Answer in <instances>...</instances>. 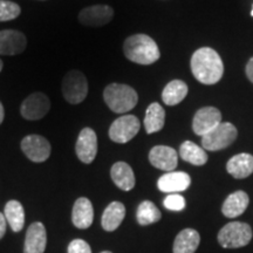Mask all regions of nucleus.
I'll use <instances>...</instances> for the list:
<instances>
[{"label": "nucleus", "instance_id": "f257e3e1", "mask_svg": "<svg viewBox=\"0 0 253 253\" xmlns=\"http://www.w3.org/2000/svg\"><path fill=\"white\" fill-rule=\"evenodd\" d=\"M190 66L196 80L203 84H214L223 78V61L216 50L210 47H202L196 50Z\"/></svg>", "mask_w": 253, "mask_h": 253}, {"label": "nucleus", "instance_id": "f03ea898", "mask_svg": "<svg viewBox=\"0 0 253 253\" xmlns=\"http://www.w3.org/2000/svg\"><path fill=\"white\" fill-rule=\"evenodd\" d=\"M123 52L126 59L138 65H153L161 58L157 43L147 34H134L126 38Z\"/></svg>", "mask_w": 253, "mask_h": 253}, {"label": "nucleus", "instance_id": "7ed1b4c3", "mask_svg": "<svg viewBox=\"0 0 253 253\" xmlns=\"http://www.w3.org/2000/svg\"><path fill=\"white\" fill-rule=\"evenodd\" d=\"M103 99L112 112L125 114L138 102V95L134 88L123 84H110L104 88Z\"/></svg>", "mask_w": 253, "mask_h": 253}, {"label": "nucleus", "instance_id": "20e7f679", "mask_svg": "<svg viewBox=\"0 0 253 253\" xmlns=\"http://www.w3.org/2000/svg\"><path fill=\"white\" fill-rule=\"evenodd\" d=\"M252 239V229L242 221H231L218 233V242L225 249H238L246 246Z\"/></svg>", "mask_w": 253, "mask_h": 253}, {"label": "nucleus", "instance_id": "39448f33", "mask_svg": "<svg viewBox=\"0 0 253 253\" xmlns=\"http://www.w3.org/2000/svg\"><path fill=\"white\" fill-rule=\"evenodd\" d=\"M238 131L230 122H221L216 128L202 136V145L204 149L210 151H218L225 149L236 141Z\"/></svg>", "mask_w": 253, "mask_h": 253}, {"label": "nucleus", "instance_id": "423d86ee", "mask_svg": "<svg viewBox=\"0 0 253 253\" xmlns=\"http://www.w3.org/2000/svg\"><path fill=\"white\" fill-rule=\"evenodd\" d=\"M62 95L63 99L71 104L84 102L88 95V81L84 73L73 69L63 77Z\"/></svg>", "mask_w": 253, "mask_h": 253}, {"label": "nucleus", "instance_id": "0eeeda50", "mask_svg": "<svg viewBox=\"0 0 253 253\" xmlns=\"http://www.w3.org/2000/svg\"><path fill=\"white\" fill-rule=\"evenodd\" d=\"M140 128V120L135 115H122L110 126L109 137L116 143H126L137 135Z\"/></svg>", "mask_w": 253, "mask_h": 253}, {"label": "nucleus", "instance_id": "6e6552de", "mask_svg": "<svg viewBox=\"0 0 253 253\" xmlns=\"http://www.w3.org/2000/svg\"><path fill=\"white\" fill-rule=\"evenodd\" d=\"M50 109V101L46 94L37 93L31 94L23 101L20 106V113L24 119L30 121H38L45 118Z\"/></svg>", "mask_w": 253, "mask_h": 253}, {"label": "nucleus", "instance_id": "1a4fd4ad", "mask_svg": "<svg viewBox=\"0 0 253 253\" xmlns=\"http://www.w3.org/2000/svg\"><path fill=\"white\" fill-rule=\"evenodd\" d=\"M21 150L32 162L41 163L48 160L50 155V144L42 136L28 135L21 141Z\"/></svg>", "mask_w": 253, "mask_h": 253}, {"label": "nucleus", "instance_id": "9d476101", "mask_svg": "<svg viewBox=\"0 0 253 253\" xmlns=\"http://www.w3.org/2000/svg\"><path fill=\"white\" fill-rule=\"evenodd\" d=\"M114 18V9L108 5H93L79 13V21L88 27H101L109 24Z\"/></svg>", "mask_w": 253, "mask_h": 253}, {"label": "nucleus", "instance_id": "9b49d317", "mask_svg": "<svg viewBox=\"0 0 253 253\" xmlns=\"http://www.w3.org/2000/svg\"><path fill=\"white\" fill-rule=\"evenodd\" d=\"M221 123V113L214 107H203L195 114L192 129L195 134L204 136Z\"/></svg>", "mask_w": 253, "mask_h": 253}, {"label": "nucleus", "instance_id": "f8f14e48", "mask_svg": "<svg viewBox=\"0 0 253 253\" xmlns=\"http://www.w3.org/2000/svg\"><path fill=\"white\" fill-rule=\"evenodd\" d=\"M75 151L81 162L90 164L97 154V136L91 128H84L79 134Z\"/></svg>", "mask_w": 253, "mask_h": 253}, {"label": "nucleus", "instance_id": "ddd939ff", "mask_svg": "<svg viewBox=\"0 0 253 253\" xmlns=\"http://www.w3.org/2000/svg\"><path fill=\"white\" fill-rule=\"evenodd\" d=\"M27 47V39L23 32L15 30L0 31V55L21 54Z\"/></svg>", "mask_w": 253, "mask_h": 253}, {"label": "nucleus", "instance_id": "4468645a", "mask_svg": "<svg viewBox=\"0 0 253 253\" xmlns=\"http://www.w3.org/2000/svg\"><path fill=\"white\" fill-rule=\"evenodd\" d=\"M151 166L164 171H173L178 163V154L171 147L168 145H156L149 153Z\"/></svg>", "mask_w": 253, "mask_h": 253}, {"label": "nucleus", "instance_id": "2eb2a0df", "mask_svg": "<svg viewBox=\"0 0 253 253\" xmlns=\"http://www.w3.org/2000/svg\"><path fill=\"white\" fill-rule=\"evenodd\" d=\"M191 184V178L186 172L170 171L160 177L157 182L158 189L166 194H177L186 190Z\"/></svg>", "mask_w": 253, "mask_h": 253}, {"label": "nucleus", "instance_id": "dca6fc26", "mask_svg": "<svg viewBox=\"0 0 253 253\" xmlns=\"http://www.w3.org/2000/svg\"><path fill=\"white\" fill-rule=\"evenodd\" d=\"M47 245V233L42 223L31 224L25 239L24 253H43Z\"/></svg>", "mask_w": 253, "mask_h": 253}, {"label": "nucleus", "instance_id": "f3484780", "mask_svg": "<svg viewBox=\"0 0 253 253\" xmlns=\"http://www.w3.org/2000/svg\"><path fill=\"white\" fill-rule=\"evenodd\" d=\"M94 220L93 204L86 197H80L74 203L72 212V221L78 229H88Z\"/></svg>", "mask_w": 253, "mask_h": 253}, {"label": "nucleus", "instance_id": "a211bd4d", "mask_svg": "<svg viewBox=\"0 0 253 253\" xmlns=\"http://www.w3.org/2000/svg\"><path fill=\"white\" fill-rule=\"evenodd\" d=\"M110 176L116 186L123 191H130L135 186V175L131 167L126 162H116L110 169Z\"/></svg>", "mask_w": 253, "mask_h": 253}, {"label": "nucleus", "instance_id": "6ab92c4d", "mask_svg": "<svg viewBox=\"0 0 253 253\" xmlns=\"http://www.w3.org/2000/svg\"><path fill=\"white\" fill-rule=\"evenodd\" d=\"M226 170L235 178H246L253 172V156L246 153L236 155L229 160Z\"/></svg>", "mask_w": 253, "mask_h": 253}, {"label": "nucleus", "instance_id": "aec40b11", "mask_svg": "<svg viewBox=\"0 0 253 253\" xmlns=\"http://www.w3.org/2000/svg\"><path fill=\"white\" fill-rule=\"evenodd\" d=\"M250 198L244 191H236L231 194L224 202L221 212L227 218H236L244 213L248 209Z\"/></svg>", "mask_w": 253, "mask_h": 253}, {"label": "nucleus", "instance_id": "412c9836", "mask_svg": "<svg viewBox=\"0 0 253 253\" xmlns=\"http://www.w3.org/2000/svg\"><path fill=\"white\" fill-rule=\"evenodd\" d=\"M126 216V208L121 202H113L106 210L103 211L102 219H101V225H102L103 230L112 232L115 231L125 219Z\"/></svg>", "mask_w": 253, "mask_h": 253}, {"label": "nucleus", "instance_id": "4be33fe9", "mask_svg": "<svg viewBox=\"0 0 253 253\" xmlns=\"http://www.w3.org/2000/svg\"><path fill=\"white\" fill-rule=\"evenodd\" d=\"M201 237L194 229H185L178 233L173 243V253H195Z\"/></svg>", "mask_w": 253, "mask_h": 253}, {"label": "nucleus", "instance_id": "5701e85b", "mask_svg": "<svg viewBox=\"0 0 253 253\" xmlns=\"http://www.w3.org/2000/svg\"><path fill=\"white\" fill-rule=\"evenodd\" d=\"M166 123V110L160 103L153 102L147 108L144 118V128L147 134L161 131Z\"/></svg>", "mask_w": 253, "mask_h": 253}, {"label": "nucleus", "instance_id": "b1692460", "mask_svg": "<svg viewBox=\"0 0 253 253\" xmlns=\"http://www.w3.org/2000/svg\"><path fill=\"white\" fill-rule=\"evenodd\" d=\"M188 84L182 80H173L164 87L162 100L167 106H176L181 103L188 95Z\"/></svg>", "mask_w": 253, "mask_h": 253}, {"label": "nucleus", "instance_id": "393cba45", "mask_svg": "<svg viewBox=\"0 0 253 253\" xmlns=\"http://www.w3.org/2000/svg\"><path fill=\"white\" fill-rule=\"evenodd\" d=\"M179 156L192 166L201 167L208 162V155L205 150L191 141H185L181 144Z\"/></svg>", "mask_w": 253, "mask_h": 253}, {"label": "nucleus", "instance_id": "a878e982", "mask_svg": "<svg viewBox=\"0 0 253 253\" xmlns=\"http://www.w3.org/2000/svg\"><path fill=\"white\" fill-rule=\"evenodd\" d=\"M4 216L14 232L23 230L25 224V210L20 202L9 201L5 205Z\"/></svg>", "mask_w": 253, "mask_h": 253}, {"label": "nucleus", "instance_id": "bb28decb", "mask_svg": "<svg viewBox=\"0 0 253 253\" xmlns=\"http://www.w3.org/2000/svg\"><path fill=\"white\" fill-rule=\"evenodd\" d=\"M136 218L141 225H149V224L157 223L162 218V213L153 202L144 201L138 205Z\"/></svg>", "mask_w": 253, "mask_h": 253}, {"label": "nucleus", "instance_id": "cd10ccee", "mask_svg": "<svg viewBox=\"0 0 253 253\" xmlns=\"http://www.w3.org/2000/svg\"><path fill=\"white\" fill-rule=\"evenodd\" d=\"M21 13L20 6L9 0H0V21H9Z\"/></svg>", "mask_w": 253, "mask_h": 253}, {"label": "nucleus", "instance_id": "c85d7f7f", "mask_svg": "<svg viewBox=\"0 0 253 253\" xmlns=\"http://www.w3.org/2000/svg\"><path fill=\"white\" fill-rule=\"evenodd\" d=\"M163 204L170 211H182L185 208V199L178 194H171L167 196Z\"/></svg>", "mask_w": 253, "mask_h": 253}, {"label": "nucleus", "instance_id": "c756f323", "mask_svg": "<svg viewBox=\"0 0 253 253\" xmlns=\"http://www.w3.org/2000/svg\"><path fill=\"white\" fill-rule=\"evenodd\" d=\"M68 253H91L90 246L82 239H74L69 243Z\"/></svg>", "mask_w": 253, "mask_h": 253}, {"label": "nucleus", "instance_id": "7c9ffc66", "mask_svg": "<svg viewBox=\"0 0 253 253\" xmlns=\"http://www.w3.org/2000/svg\"><path fill=\"white\" fill-rule=\"evenodd\" d=\"M246 77L253 84V58L250 59L248 65H246Z\"/></svg>", "mask_w": 253, "mask_h": 253}, {"label": "nucleus", "instance_id": "2f4dec72", "mask_svg": "<svg viewBox=\"0 0 253 253\" xmlns=\"http://www.w3.org/2000/svg\"><path fill=\"white\" fill-rule=\"evenodd\" d=\"M6 223H7V221H6L5 216L0 212V239L4 237L6 232Z\"/></svg>", "mask_w": 253, "mask_h": 253}, {"label": "nucleus", "instance_id": "473e14b6", "mask_svg": "<svg viewBox=\"0 0 253 253\" xmlns=\"http://www.w3.org/2000/svg\"><path fill=\"white\" fill-rule=\"evenodd\" d=\"M4 118H5V110H4V106H2V103L0 102V125H1L2 121H4Z\"/></svg>", "mask_w": 253, "mask_h": 253}, {"label": "nucleus", "instance_id": "72a5a7b5", "mask_svg": "<svg viewBox=\"0 0 253 253\" xmlns=\"http://www.w3.org/2000/svg\"><path fill=\"white\" fill-rule=\"evenodd\" d=\"M2 66H4V63H2L1 60H0V72H1V69H2Z\"/></svg>", "mask_w": 253, "mask_h": 253}, {"label": "nucleus", "instance_id": "f704fd0d", "mask_svg": "<svg viewBox=\"0 0 253 253\" xmlns=\"http://www.w3.org/2000/svg\"><path fill=\"white\" fill-rule=\"evenodd\" d=\"M101 253H112V252H109V251H103V252H101Z\"/></svg>", "mask_w": 253, "mask_h": 253}, {"label": "nucleus", "instance_id": "c9c22d12", "mask_svg": "<svg viewBox=\"0 0 253 253\" xmlns=\"http://www.w3.org/2000/svg\"><path fill=\"white\" fill-rule=\"evenodd\" d=\"M252 15H253V7H252Z\"/></svg>", "mask_w": 253, "mask_h": 253}]
</instances>
